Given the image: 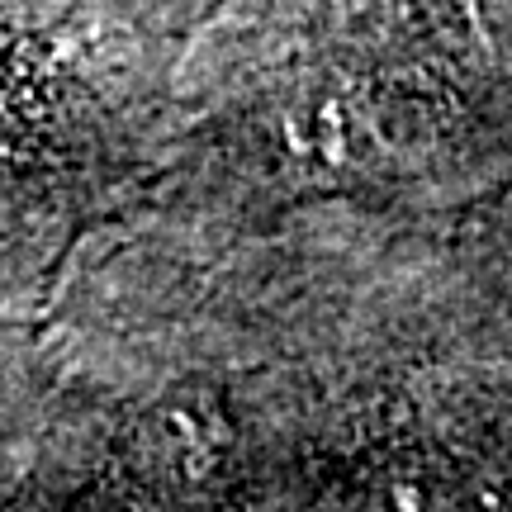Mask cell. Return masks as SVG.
<instances>
[{
	"mask_svg": "<svg viewBox=\"0 0 512 512\" xmlns=\"http://www.w3.org/2000/svg\"><path fill=\"white\" fill-rule=\"evenodd\" d=\"M53 413V356L38 313H0V508H24Z\"/></svg>",
	"mask_w": 512,
	"mask_h": 512,
	"instance_id": "4",
	"label": "cell"
},
{
	"mask_svg": "<svg viewBox=\"0 0 512 512\" xmlns=\"http://www.w3.org/2000/svg\"><path fill=\"white\" fill-rule=\"evenodd\" d=\"M475 76L275 29L223 5L185 62L181 119L147 204L275 219L347 204L437 219L465 185Z\"/></svg>",
	"mask_w": 512,
	"mask_h": 512,
	"instance_id": "1",
	"label": "cell"
},
{
	"mask_svg": "<svg viewBox=\"0 0 512 512\" xmlns=\"http://www.w3.org/2000/svg\"><path fill=\"white\" fill-rule=\"evenodd\" d=\"M233 10L408 62L465 67L479 43V0H233Z\"/></svg>",
	"mask_w": 512,
	"mask_h": 512,
	"instance_id": "3",
	"label": "cell"
},
{
	"mask_svg": "<svg viewBox=\"0 0 512 512\" xmlns=\"http://www.w3.org/2000/svg\"><path fill=\"white\" fill-rule=\"evenodd\" d=\"M223 5L0 0V313L48 309L76 247L147 195Z\"/></svg>",
	"mask_w": 512,
	"mask_h": 512,
	"instance_id": "2",
	"label": "cell"
}]
</instances>
